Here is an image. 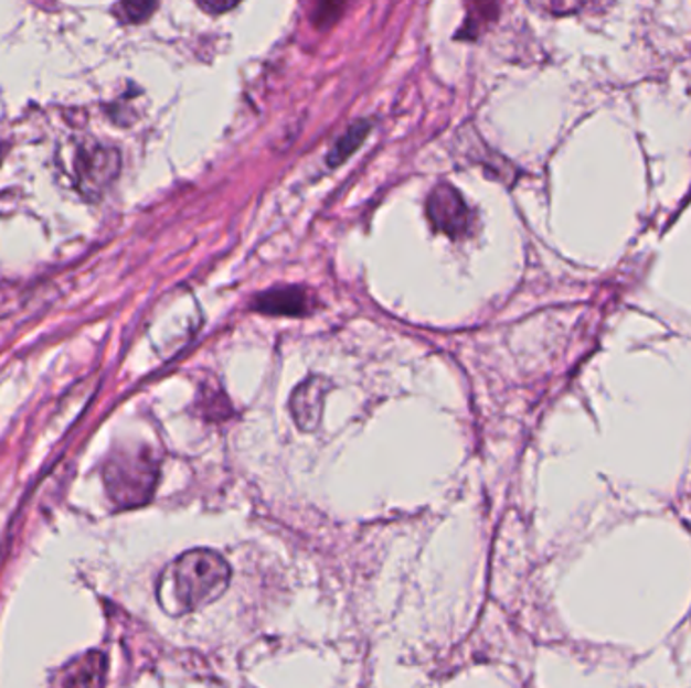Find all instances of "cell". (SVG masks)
<instances>
[{
    "mask_svg": "<svg viewBox=\"0 0 691 688\" xmlns=\"http://www.w3.org/2000/svg\"><path fill=\"white\" fill-rule=\"evenodd\" d=\"M231 583V568L211 549H192L174 559L158 580V602L170 616L213 604Z\"/></svg>",
    "mask_w": 691,
    "mask_h": 688,
    "instance_id": "6da1fadb",
    "label": "cell"
},
{
    "mask_svg": "<svg viewBox=\"0 0 691 688\" xmlns=\"http://www.w3.org/2000/svg\"><path fill=\"white\" fill-rule=\"evenodd\" d=\"M156 476V463L146 454H128L111 461L106 471L109 497L116 498L121 507L142 505L155 491Z\"/></svg>",
    "mask_w": 691,
    "mask_h": 688,
    "instance_id": "7a4b0ae2",
    "label": "cell"
},
{
    "mask_svg": "<svg viewBox=\"0 0 691 688\" xmlns=\"http://www.w3.org/2000/svg\"><path fill=\"white\" fill-rule=\"evenodd\" d=\"M427 214L430 225L447 237H464L469 228V208L461 194L449 184H442L430 192Z\"/></svg>",
    "mask_w": 691,
    "mask_h": 688,
    "instance_id": "3957f363",
    "label": "cell"
},
{
    "mask_svg": "<svg viewBox=\"0 0 691 688\" xmlns=\"http://www.w3.org/2000/svg\"><path fill=\"white\" fill-rule=\"evenodd\" d=\"M118 168V152L109 148L92 146V148L77 150L75 154V170H77L79 186L84 191L99 192L106 189L116 176Z\"/></svg>",
    "mask_w": 691,
    "mask_h": 688,
    "instance_id": "277c9868",
    "label": "cell"
},
{
    "mask_svg": "<svg viewBox=\"0 0 691 688\" xmlns=\"http://www.w3.org/2000/svg\"><path fill=\"white\" fill-rule=\"evenodd\" d=\"M332 384L326 378H308L304 384H299L298 388L291 394L289 408L294 420L304 432H313L320 427L322 420L323 402H326V394L330 393Z\"/></svg>",
    "mask_w": 691,
    "mask_h": 688,
    "instance_id": "5b68a950",
    "label": "cell"
},
{
    "mask_svg": "<svg viewBox=\"0 0 691 688\" xmlns=\"http://www.w3.org/2000/svg\"><path fill=\"white\" fill-rule=\"evenodd\" d=\"M253 309L265 315H308L313 309V297L301 287H277L267 293L255 297Z\"/></svg>",
    "mask_w": 691,
    "mask_h": 688,
    "instance_id": "8992f818",
    "label": "cell"
},
{
    "mask_svg": "<svg viewBox=\"0 0 691 688\" xmlns=\"http://www.w3.org/2000/svg\"><path fill=\"white\" fill-rule=\"evenodd\" d=\"M106 677V658L104 654L87 653L72 660L60 670V685L65 687H96Z\"/></svg>",
    "mask_w": 691,
    "mask_h": 688,
    "instance_id": "52a82bcc",
    "label": "cell"
},
{
    "mask_svg": "<svg viewBox=\"0 0 691 688\" xmlns=\"http://www.w3.org/2000/svg\"><path fill=\"white\" fill-rule=\"evenodd\" d=\"M369 131L370 121H357V123H352V126L346 130L344 136L334 143L332 152L328 155V164H330V166H340L344 160H348L350 155L357 152L358 148H360V143L366 140Z\"/></svg>",
    "mask_w": 691,
    "mask_h": 688,
    "instance_id": "ba28073f",
    "label": "cell"
},
{
    "mask_svg": "<svg viewBox=\"0 0 691 688\" xmlns=\"http://www.w3.org/2000/svg\"><path fill=\"white\" fill-rule=\"evenodd\" d=\"M156 11V0H119L121 19L128 23H143Z\"/></svg>",
    "mask_w": 691,
    "mask_h": 688,
    "instance_id": "9c48e42d",
    "label": "cell"
},
{
    "mask_svg": "<svg viewBox=\"0 0 691 688\" xmlns=\"http://www.w3.org/2000/svg\"><path fill=\"white\" fill-rule=\"evenodd\" d=\"M342 7H344V0H316L313 19L318 23H330L340 14Z\"/></svg>",
    "mask_w": 691,
    "mask_h": 688,
    "instance_id": "30bf717a",
    "label": "cell"
},
{
    "mask_svg": "<svg viewBox=\"0 0 691 688\" xmlns=\"http://www.w3.org/2000/svg\"><path fill=\"white\" fill-rule=\"evenodd\" d=\"M199 7L209 14H223L235 9L241 0H196Z\"/></svg>",
    "mask_w": 691,
    "mask_h": 688,
    "instance_id": "8fae6325",
    "label": "cell"
}]
</instances>
